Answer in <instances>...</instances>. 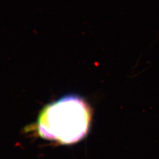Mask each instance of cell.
Masks as SVG:
<instances>
[{"label": "cell", "mask_w": 159, "mask_h": 159, "mask_svg": "<svg viewBox=\"0 0 159 159\" xmlns=\"http://www.w3.org/2000/svg\"><path fill=\"white\" fill-rule=\"evenodd\" d=\"M91 119V108L83 98L66 95L42 109L38 118V132L47 140L73 144L86 136Z\"/></svg>", "instance_id": "1"}]
</instances>
